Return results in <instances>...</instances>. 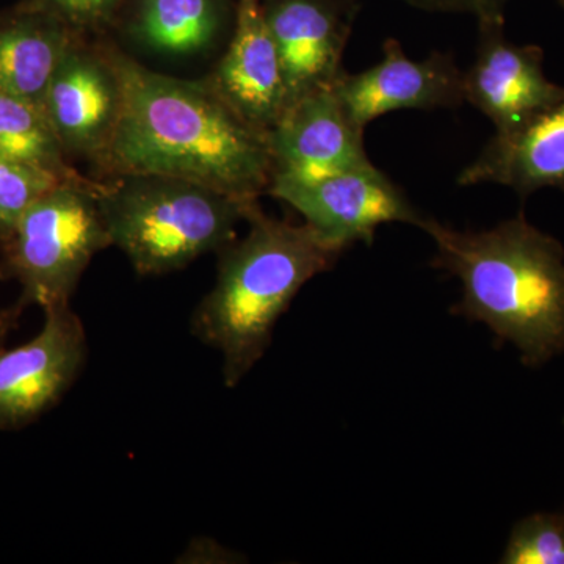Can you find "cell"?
<instances>
[{
    "mask_svg": "<svg viewBox=\"0 0 564 564\" xmlns=\"http://www.w3.org/2000/svg\"><path fill=\"white\" fill-rule=\"evenodd\" d=\"M121 90V110L98 166L109 176L159 174L258 202L272 182L267 133L252 128L206 79L184 80L101 44Z\"/></svg>",
    "mask_w": 564,
    "mask_h": 564,
    "instance_id": "1",
    "label": "cell"
},
{
    "mask_svg": "<svg viewBox=\"0 0 564 564\" xmlns=\"http://www.w3.org/2000/svg\"><path fill=\"white\" fill-rule=\"evenodd\" d=\"M436 245L433 267L462 281L452 313L484 322L538 367L564 351V248L524 214L480 232H462L425 218Z\"/></svg>",
    "mask_w": 564,
    "mask_h": 564,
    "instance_id": "2",
    "label": "cell"
},
{
    "mask_svg": "<svg viewBox=\"0 0 564 564\" xmlns=\"http://www.w3.org/2000/svg\"><path fill=\"white\" fill-rule=\"evenodd\" d=\"M247 221L242 239L220 251L217 281L192 317L193 334L221 355L226 388L251 372L296 293L344 252L306 223L276 220L261 206Z\"/></svg>",
    "mask_w": 564,
    "mask_h": 564,
    "instance_id": "3",
    "label": "cell"
},
{
    "mask_svg": "<svg viewBox=\"0 0 564 564\" xmlns=\"http://www.w3.org/2000/svg\"><path fill=\"white\" fill-rule=\"evenodd\" d=\"M98 199L111 245L143 276L176 272L207 252H220L259 206L159 174L109 176L99 181Z\"/></svg>",
    "mask_w": 564,
    "mask_h": 564,
    "instance_id": "4",
    "label": "cell"
},
{
    "mask_svg": "<svg viewBox=\"0 0 564 564\" xmlns=\"http://www.w3.org/2000/svg\"><path fill=\"white\" fill-rule=\"evenodd\" d=\"M99 181H63L25 210L2 242L0 278L21 285L17 310L69 303L82 274L111 247L98 199Z\"/></svg>",
    "mask_w": 564,
    "mask_h": 564,
    "instance_id": "5",
    "label": "cell"
},
{
    "mask_svg": "<svg viewBox=\"0 0 564 564\" xmlns=\"http://www.w3.org/2000/svg\"><path fill=\"white\" fill-rule=\"evenodd\" d=\"M267 193L288 203L326 242L343 251L355 243H372L377 229L388 223L421 228L426 218L373 163L306 184L272 181Z\"/></svg>",
    "mask_w": 564,
    "mask_h": 564,
    "instance_id": "6",
    "label": "cell"
},
{
    "mask_svg": "<svg viewBox=\"0 0 564 564\" xmlns=\"http://www.w3.org/2000/svg\"><path fill=\"white\" fill-rule=\"evenodd\" d=\"M44 311L41 332L20 347H0V432L39 421L73 388L87 362V333L69 303Z\"/></svg>",
    "mask_w": 564,
    "mask_h": 564,
    "instance_id": "7",
    "label": "cell"
},
{
    "mask_svg": "<svg viewBox=\"0 0 564 564\" xmlns=\"http://www.w3.org/2000/svg\"><path fill=\"white\" fill-rule=\"evenodd\" d=\"M280 54L288 107L336 85L359 0H262Z\"/></svg>",
    "mask_w": 564,
    "mask_h": 564,
    "instance_id": "8",
    "label": "cell"
},
{
    "mask_svg": "<svg viewBox=\"0 0 564 564\" xmlns=\"http://www.w3.org/2000/svg\"><path fill=\"white\" fill-rule=\"evenodd\" d=\"M464 102L510 132L564 96V88L544 73V52L533 44L511 43L505 18L478 21L477 54L463 73Z\"/></svg>",
    "mask_w": 564,
    "mask_h": 564,
    "instance_id": "9",
    "label": "cell"
},
{
    "mask_svg": "<svg viewBox=\"0 0 564 564\" xmlns=\"http://www.w3.org/2000/svg\"><path fill=\"white\" fill-rule=\"evenodd\" d=\"M272 181L315 182L369 165L364 131L334 87L304 96L267 132Z\"/></svg>",
    "mask_w": 564,
    "mask_h": 564,
    "instance_id": "10",
    "label": "cell"
},
{
    "mask_svg": "<svg viewBox=\"0 0 564 564\" xmlns=\"http://www.w3.org/2000/svg\"><path fill=\"white\" fill-rule=\"evenodd\" d=\"M463 73L452 54L433 52L423 61H411L399 41L388 39L377 65L344 73L334 91L352 122L366 131L369 122L391 111L462 106Z\"/></svg>",
    "mask_w": 564,
    "mask_h": 564,
    "instance_id": "11",
    "label": "cell"
},
{
    "mask_svg": "<svg viewBox=\"0 0 564 564\" xmlns=\"http://www.w3.org/2000/svg\"><path fill=\"white\" fill-rule=\"evenodd\" d=\"M44 110L66 154L98 165L121 110L120 82L101 44L77 36L52 77Z\"/></svg>",
    "mask_w": 564,
    "mask_h": 564,
    "instance_id": "12",
    "label": "cell"
},
{
    "mask_svg": "<svg viewBox=\"0 0 564 564\" xmlns=\"http://www.w3.org/2000/svg\"><path fill=\"white\" fill-rule=\"evenodd\" d=\"M206 80L245 121L263 133L288 109L280 54L262 0H236L228 50Z\"/></svg>",
    "mask_w": 564,
    "mask_h": 564,
    "instance_id": "13",
    "label": "cell"
},
{
    "mask_svg": "<svg viewBox=\"0 0 564 564\" xmlns=\"http://www.w3.org/2000/svg\"><path fill=\"white\" fill-rule=\"evenodd\" d=\"M456 182L505 185L522 196L547 187L564 192V96L513 131L496 132Z\"/></svg>",
    "mask_w": 564,
    "mask_h": 564,
    "instance_id": "14",
    "label": "cell"
},
{
    "mask_svg": "<svg viewBox=\"0 0 564 564\" xmlns=\"http://www.w3.org/2000/svg\"><path fill=\"white\" fill-rule=\"evenodd\" d=\"M79 35L31 0L0 11V90L44 109L52 77Z\"/></svg>",
    "mask_w": 564,
    "mask_h": 564,
    "instance_id": "15",
    "label": "cell"
},
{
    "mask_svg": "<svg viewBox=\"0 0 564 564\" xmlns=\"http://www.w3.org/2000/svg\"><path fill=\"white\" fill-rule=\"evenodd\" d=\"M236 0H132L128 32L147 50L191 55L234 24Z\"/></svg>",
    "mask_w": 564,
    "mask_h": 564,
    "instance_id": "16",
    "label": "cell"
},
{
    "mask_svg": "<svg viewBox=\"0 0 564 564\" xmlns=\"http://www.w3.org/2000/svg\"><path fill=\"white\" fill-rule=\"evenodd\" d=\"M0 154L28 163L63 181L82 180L69 165L43 107L0 90Z\"/></svg>",
    "mask_w": 564,
    "mask_h": 564,
    "instance_id": "17",
    "label": "cell"
},
{
    "mask_svg": "<svg viewBox=\"0 0 564 564\" xmlns=\"http://www.w3.org/2000/svg\"><path fill=\"white\" fill-rule=\"evenodd\" d=\"M61 182L55 174L0 154V243L25 210Z\"/></svg>",
    "mask_w": 564,
    "mask_h": 564,
    "instance_id": "18",
    "label": "cell"
},
{
    "mask_svg": "<svg viewBox=\"0 0 564 564\" xmlns=\"http://www.w3.org/2000/svg\"><path fill=\"white\" fill-rule=\"evenodd\" d=\"M500 562L564 564V514L538 513L516 524Z\"/></svg>",
    "mask_w": 564,
    "mask_h": 564,
    "instance_id": "19",
    "label": "cell"
},
{
    "mask_svg": "<svg viewBox=\"0 0 564 564\" xmlns=\"http://www.w3.org/2000/svg\"><path fill=\"white\" fill-rule=\"evenodd\" d=\"M62 18L82 35L101 32L121 13L126 0H31Z\"/></svg>",
    "mask_w": 564,
    "mask_h": 564,
    "instance_id": "20",
    "label": "cell"
},
{
    "mask_svg": "<svg viewBox=\"0 0 564 564\" xmlns=\"http://www.w3.org/2000/svg\"><path fill=\"white\" fill-rule=\"evenodd\" d=\"M408 6L432 13L473 14L477 21L505 18L510 0H403Z\"/></svg>",
    "mask_w": 564,
    "mask_h": 564,
    "instance_id": "21",
    "label": "cell"
},
{
    "mask_svg": "<svg viewBox=\"0 0 564 564\" xmlns=\"http://www.w3.org/2000/svg\"><path fill=\"white\" fill-rule=\"evenodd\" d=\"M185 552H206V554L196 555L191 563H204V558H207L206 563H229L231 560L228 558H236V555L226 551L225 547H221V545L215 543V541L207 540V544H204L203 538H198L196 543L188 545Z\"/></svg>",
    "mask_w": 564,
    "mask_h": 564,
    "instance_id": "22",
    "label": "cell"
},
{
    "mask_svg": "<svg viewBox=\"0 0 564 564\" xmlns=\"http://www.w3.org/2000/svg\"><path fill=\"white\" fill-rule=\"evenodd\" d=\"M21 313H18L17 310H10L7 311V313H3L0 315V347H2V340L3 337H6L7 329H9L10 323L17 321L18 315Z\"/></svg>",
    "mask_w": 564,
    "mask_h": 564,
    "instance_id": "23",
    "label": "cell"
},
{
    "mask_svg": "<svg viewBox=\"0 0 564 564\" xmlns=\"http://www.w3.org/2000/svg\"><path fill=\"white\" fill-rule=\"evenodd\" d=\"M558 2H560V6H562L564 9V0H558Z\"/></svg>",
    "mask_w": 564,
    "mask_h": 564,
    "instance_id": "24",
    "label": "cell"
}]
</instances>
